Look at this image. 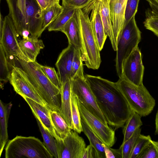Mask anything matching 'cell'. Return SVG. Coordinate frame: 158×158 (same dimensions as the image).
Masks as SVG:
<instances>
[{
	"label": "cell",
	"mask_w": 158,
	"mask_h": 158,
	"mask_svg": "<svg viewBox=\"0 0 158 158\" xmlns=\"http://www.w3.org/2000/svg\"><path fill=\"white\" fill-rule=\"evenodd\" d=\"M85 77L108 124L114 130L123 127L133 110L116 82L100 76Z\"/></svg>",
	"instance_id": "cell-1"
},
{
	"label": "cell",
	"mask_w": 158,
	"mask_h": 158,
	"mask_svg": "<svg viewBox=\"0 0 158 158\" xmlns=\"http://www.w3.org/2000/svg\"><path fill=\"white\" fill-rule=\"evenodd\" d=\"M11 16L19 34L23 39L38 38L44 30L42 10L35 0H6Z\"/></svg>",
	"instance_id": "cell-2"
},
{
	"label": "cell",
	"mask_w": 158,
	"mask_h": 158,
	"mask_svg": "<svg viewBox=\"0 0 158 158\" xmlns=\"http://www.w3.org/2000/svg\"><path fill=\"white\" fill-rule=\"evenodd\" d=\"M15 59L47 106L51 110L59 113L61 104V90L48 79L37 62Z\"/></svg>",
	"instance_id": "cell-3"
},
{
	"label": "cell",
	"mask_w": 158,
	"mask_h": 158,
	"mask_svg": "<svg viewBox=\"0 0 158 158\" xmlns=\"http://www.w3.org/2000/svg\"><path fill=\"white\" fill-rule=\"evenodd\" d=\"M89 15L81 9L76 10L75 16L80 31L83 46L81 57L88 68L97 69L101 62L100 51L94 34Z\"/></svg>",
	"instance_id": "cell-4"
},
{
	"label": "cell",
	"mask_w": 158,
	"mask_h": 158,
	"mask_svg": "<svg viewBox=\"0 0 158 158\" xmlns=\"http://www.w3.org/2000/svg\"><path fill=\"white\" fill-rule=\"evenodd\" d=\"M116 83L133 111L141 117L152 112L156 101L143 84L137 85L123 78H119Z\"/></svg>",
	"instance_id": "cell-5"
},
{
	"label": "cell",
	"mask_w": 158,
	"mask_h": 158,
	"mask_svg": "<svg viewBox=\"0 0 158 158\" xmlns=\"http://www.w3.org/2000/svg\"><path fill=\"white\" fill-rule=\"evenodd\" d=\"M6 158H53L44 143L33 136H17L8 142Z\"/></svg>",
	"instance_id": "cell-6"
},
{
	"label": "cell",
	"mask_w": 158,
	"mask_h": 158,
	"mask_svg": "<svg viewBox=\"0 0 158 158\" xmlns=\"http://www.w3.org/2000/svg\"><path fill=\"white\" fill-rule=\"evenodd\" d=\"M141 40V32L135 19L132 17L126 23L117 44L115 67L119 78L123 75V67L125 60L138 46Z\"/></svg>",
	"instance_id": "cell-7"
},
{
	"label": "cell",
	"mask_w": 158,
	"mask_h": 158,
	"mask_svg": "<svg viewBox=\"0 0 158 158\" xmlns=\"http://www.w3.org/2000/svg\"><path fill=\"white\" fill-rule=\"evenodd\" d=\"M19 34L13 20L8 14L4 18L3 26L0 32V44L5 52L11 67L15 66L12 58L28 61L22 52L18 39Z\"/></svg>",
	"instance_id": "cell-8"
},
{
	"label": "cell",
	"mask_w": 158,
	"mask_h": 158,
	"mask_svg": "<svg viewBox=\"0 0 158 158\" xmlns=\"http://www.w3.org/2000/svg\"><path fill=\"white\" fill-rule=\"evenodd\" d=\"M71 92L90 113L104 124L108 125L106 120L97 104L95 97L85 75L75 76L71 79Z\"/></svg>",
	"instance_id": "cell-9"
},
{
	"label": "cell",
	"mask_w": 158,
	"mask_h": 158,
	"mask_svg": "<svg viewBox=\"0 0 158 158\" xmlns=\"http://www.w3.org/2000/svg\"><path fill=\"white\" fill-rule=\"evenodd\" d=\"M77 103L81 118L106 146L112 147L116 141L115 130L90 113L78 99Z\"/></svg>",
	"instance_id": "cell-10"
},
{
	"label": "cell",
	"mask_w": 158,
	"mask_h": 158,
	"mask_svg": "<svg viewBox=\"0 0 158 158\" xmlns=\"http://www.w3.org/2000/svg\"><path fill=\"white\" fill-rule=\"evenodd\" d=\"M56 140L58 158H82L86 144L77 132L71 130L63 139Z\"/></svg>",
	"instance_id": "cell-11"
},
{
	"label": "cell",
	"mask_w": 158,
	"mask_h": 158,
	"mask_svg": "<svg viewBox=\"0 0 158 158\" xmlns=\"http://www.w3.org/2000/svg\"><path fill=\"white\" fill-rule=\"evenodd\" d=\"M9 81L15 91L23 98H29L44 106H47L40 98L20 67L13 66Z\"/></svg>",
	"instance_id": "cell-12"
},
{
	"label": "cell",
	"mask_w": 158,
	"mask_h": 158,
	"mask_svg": "<svg viewBox=\"0 0 158 158\" xmlns=\"http://www.w3.org/2000/svg\"><path fill=\"white\" fill-rule=\"evenodd\" d=\"M144 69L141 53L138 46L123 63L122 78L135 85H142Z\"/></svg>",
	"instance_id": "cell-13"
},
{
	"label": "cell",
	"mask_w": 158,
	"mask_h": 158,
	"mask_svg": "<svg viewBox=\"0 0 158 158\" xmlns=\"http://www.w3.org/2000/svg\"><path fill=\"white\" fill-rule=\"evenodd\" d=\"M84 9L89 12L91 11L90 20L94 34L100 51L103 49L107 35L105 31L99 10L98 2L93 0Z\"/></svg>",
	"instance_id": "cell-14"
},
{
	"label": "cell",
	"mask_w": 158,
	"mask_h": 158,
	"mask_svg": "<svg viewBox=\"0 0 158 158\" xmlns=\"http://www.w3.org/2000/svg\"><path fill=\"white\" fill-rule=\"evenodd\" d=\"M127 3L122 0H111L110 3V18L117 44L125 25Z\"/></svg>",
	"instance_id": "cell-15"
},
{
	"label": "cell",
	"mask_w": 158,
	"mask_h": 158,
	"mask_svg": "<svg viewBox=\"0 0 158 158\" xmlns=\"http://www.w3.org/2000/svg\"><path fill=\"white\" fill-rule=\"evenodd\" d=\"M75 50L74 47L69 44L68 47L61 52L55 64L61 84L68 78L71 79L72 65Z\"/></svg>",
	"instance_id": "cell-16"
},
{
	"label": "cell",
	"mask_w": 158,
	"mask_h": 158,
	"mask_svg": "<svg viewBox=\"0 0 158 158\" xmlns=\"http://www.w3.org/2000/svg\"><path fill=\"white\" fill-rule=\"evenodd\" d=\"M23 98L29 105L35 118H38L44 128L48 130L56 139H58L51 118V110L47 106H44L29 98L24 97Z\"/></svg>",
	"instance_id": "cell-17"
},
{
	"label": "cell",
	"mask_w": 158,
	"mask_h": 158,
	"mask_svg": "<svg viewBox=\"0 0 158 158\" xmlns=\"http://www.w3.org/2000/svg\"><path fill=\"white\" fill-rule=\"evenodd\" d=\"M20 49L28 62L36 61L41 49L45 47L42 40L30 36L19 41Z\"/></svg>",
	"instance_id": "cell-18"
},
{
	"label": "cell",
	"mask_w": 158,
	"mask_h": 158,
	"mask_svg": "<svg viewBox=\"0 0 158 158\" xmlns=\"http://www.w3.org/2000/svg\"><path fill=\"white\" fill-rule=\"evenodd\" d=\"M61 85V104L59 113L72 130L71 107V79L68 78Z\"/></svg>",
	"instance_id": "cell-19"
},
{
	"label": "cell",
	"mask_w": 158,
	"mask_h": 158,
	"mask_svg": "<svg viewBox=\"0 0 158 158\" xmlns=\"http://www.w3.org/2000/svg\"><path fill=\"white\" fill-rule=\"evenodd\" d=\"M60 31L66 35L69 44L75 49L80 50L81 53L83 46L81 35L75 14L66 23Z\"/></svg>",
	"instance_id": "cell-20"
},
{
	"label": "cell",
	"mask_w": 158,
	"mask_h": 158,
	"mask_svg": "<svg viewBox=\"0 0 158 158\" xmlns=\"http://www.w3.org/2000/svg\"><path fill=\"white\" fill-rule=\"evenodd\" d=\"M98 2L99 10L105 31L109 38L113 48L114 51H116L117 44L114 36L110 18V3L105 0L98 1Z\"/></svg>",
	"instance_id": "cell-21"
},
{
	"label": "cell",
	"mask_w": 158,
	"mask_h": 158,
	"mask_svg": "<svg viewBox=\"0 0 158 158\" xmlns=\"http://www.w3.org/2000/svg\"><path fill=\"white\" fill-rule=\"evenodd\" d=\"M12 104L0 101V157L8 140L7 125Z\"/></svg>",
	"instance_id": "cell-22"
},
{
	"label": "cell",
	"mask_w": 158,
	"mask_h": 158,
	"mask_svg": "<svg viewBox=\"0 0 158 158\" xmlns=\"http://www.w3.org/2000/svg\"><path fill=\"white\" fill-rule=\"evenodd\" d=\"M83 132L88 139L90 144L96 150L98 158H106L103 141L92 130L86 122L81 118Z\"/></svg>",
	"instance_id": "cell-23"
},
{
	"label": "cell",
	"mask_w": 158,
	"mask_h": 158,
	"mask_svg": "<svg viewBox=\"0 0 158 158\" xmlns=\"http://www.w3.org/2000/svg\"><path fill=\"white\" fill-rule=\"evenodd\" d=\"M52 124L59 139H63L72 130L58 112L50 110Z\"/></svg>",
	"instance_id": "cell-24"
},
{
	"label": "cell",
	"mask_w": 158,
	"mask_h": 158,
	"mask_svg": "<svg viewBox=\"0 0 158 158\" xmlns=\"http://www.w3.org/2000/svg\"><path fill=\"white\" fill-rule=\"evenodd\" d=\"M63 10L57 18L48 27L49 31H60L66 23L75 14L76 9L62 5Z\"/></svg>",
	"instance_id": "cell-25"
},
{
	"label": "cell",
	"mask_w": 158,
	"mask_h": 158,
	"mask_svg": "<svg viewBox=\"0 0 158 158\" xmlns=\"http://www.w3.org/2000/svg\"><path fill=\"white\" fill-rule=\"evenodd\" d=\"M141 117L138 113L132 111L123 127V133L124 136L122 143L129 139L135 131L143 125Z\"/></svg>",
	"instance_id": "cell-26"
},
{
	"label": "cell",
	"mask_w": 158,
	"mask_h": 158,
	"mask_svg": "<svg viewBox=\"0 0 158 158\" xmlns=\"http://www.w3.org/2000/svg\"><path fill=\"white\" fill-rule=\"evenodd\" d=\"M47 148L55 158H58L56 140L55 138L47 129L44 128L40 121L35 118Z\"/></svg>",
	"instance_id": "cell-27"
},
{
	"label": "cell",
	"mask_w": 158,
	"mask_h": 158,
	"mask_svg": "<svg viewBox=\"0 0 158 158\" xmlns=\"http://www.w3.org/2000/svg\"><path fill=\"white\" fill-rule=\"evenodd\" d=\"M71 116L72 121V130L78 133L83 132L81 119L78 106L77 97L72 93L71 98Z\"/></svg>",
	"instance_id": "cell-28"
},
{
	"label": "cell",
	"mask_w": 158,
	"mask_h": 158,
	"mask_svg": "<svg viewBox=\"0 0 158 158\" xmlns=\"http://www.w3.org/2000/svg\"><path fill=\"white\" fill-rule=\"evenodd\" d=\"M0 85L9 80L12 68L6 56L2 46L0 44Z\"/></svg>",
	"instance_id": "cell-29"
},
{
	"label": "cell",
	"mask_w": 158,
	"mask_h": 158,
	"mask_svg": "<svg viewBox=\"0 0 158 158\" xmlns=\"http://www.w3.org/2000/svg\"><path fill=\"white\" fill-rule=\"evenodd\" d=\"M63 7L60 5L52 6L42 11L43 27L45 30L61 13Z\"/></svg>",
	"instance_id": "cell-30"
},
{
	"label": "cell",
	"mask_w": 158,
	"mask_h": 158,
	"mask_svg": "<svg viewBox=\"0 0 158 158\" xmlns=\"http://www.w3.org/2000/svg\"><path fill=\"white\" fill-rule=\"evenodd\" d=\"M141 129L138 128L132 136L127 140L122 143L118 149L122 158H130L132 151L136 142L141 134Z\"/></svg>",
	"instance_id": "cell-31"
},
{
	"label": "cell",
	"mask_w": 158,
	"mask_h": 158,
	"mask_svg": "<svg viewBox=\"0 0 158 158\" xmlns=\"http://www.w3.org/2000/svg\"><path fill=\"white\" fill-rule=\"evenodd\" d=\"M152 140L149 135H144L141 134L136 142L130 158H138L140 154Z\"/></svg>",
	"instance_id": "cell-32"
},
{
	"label": "cell",
	"mask_w": 158,
	"mask_h": 158,
	"mask_svg": "<svg viewBox=\"0 0 158 158\" xmlns=\"http://www.w3.org/2000/svg\"><path fill=\"white\" fill-rule=\"evenodd\" d=\"M40 66L43 73L48 79L54 85L61 90V83L59 76L55 69L53 67L40 64Z\"/></svg>",
	"instance_id": "cell-33"
},
{
	"label": "cell",
	"mask_w": 158,
	"mask_h": 158,
	"mask_svg": "<svg viewBox=\"0 0 158 158\" xmlns=\"http://www.w3.org/2000/svg\"><path fill=\"white\" fill-rule=\"evenodd\" d=\"M138 158H158V141L151 140Z\"/></svg>",
	"instance_id": "cell-34"
},
{
	"label": "cell",
	"mask_w": 158,
	"mask_h": 158,
	"mask_svg": "<svg viewBox=\"0 0 158 158\" xmlns=\"http://www.w3.org/2000/svg\"><path fill=\"white\" fill-rule=\"evenodd\" d=\"M83 60L81 50L75 49L71 72V79H72L77 72L83 69Z\"/></svg>",
	"instance_id": "cell-35"
},
{
	"label": "cell",
	"mask_w": 158,
	"mask_h": 158,
	"mask_svg": "<svg viewBox=\"0 0 158 158\" xmlns=\"http://www.w3.org/2000/svg\"><path fill=\"white\" fill-rule=\"evenodd\" d=\"M139 0H127L125 11V24L135 16Z\"/></svg>",
	"instance_id": "cell-36"
},
{
	"label": "cell",
	"mask_w": 158,
	"mask_h": 158,
	"mask_svg": "<svg viewBox=\"0 0 158 158\" xmlns=\"http://www.w3.org/2000/svg\"><path fill=\"white\" fill-rule=\"evenodd\" d=\"M145 28L158 37V17L146 13V18L143 22Z\"/></svg>",
	"instance_id": "cell-37"
},
{
	"label": "cell",
	"mask_w": 158,
	"mask_h": 158,
	"mask_svg": "<svg viewBox=\"0 0 158 158\" xmlns=\"http://www.w3.org/2000/svg\"><path fill=\"white\" fill-rule=\"evenodd\" d=\"M93 0H62V5H65L76 9H83Z\"/></svg>",
	"instance_id": "cell-38"
},
{
	"label": "cell",
	"mask_w": 158,
	"mask_h": 158,
	"mask_svg": "<svg viewBox=\"0 0 158 158\" xmlns=\"http://www.w3.org/2000/svg\"><path fill=\"white\" fill-rule=\"evenodd\" d=\"M40 6L42 11L51 6L60 5V0H35Z\"/></svg>",
	"instance_id": "cell-39"
},
{
	"label": "cell",
	"mask_w": 158,
	"mask_h": 158,
	"mask_svg": "<svg viewBox=\"0 0 158 158\" xmlns=\"http://www.w3.org/2000/svg\"><path fill=\"white\" fill-rule=\"evenodd\" d=\"M82 158H98L97 153L90 144L85 148Z\"/></svg>",
	"instance_id": "cell-40"
},
{
	"label": "cell",
	"mask_w": 158,
	"mask_h": 158,
	"mask_svg": "<svg viewBox=\"0 0 158 158\" xmlns=\"http://www.w3.org/2000/svg\"><path fill=\"white\" fill-rule=\"evenodd\" d=\"M106 145L104 146L106 158H121L119 149H114Z\"/></svg>",
	"instance_id": "cell-41"
},
{
	"label": "cell",
	"mask_w": 158,
	"mask_h": 158,
	"mask_svg": "<svg viewBox=\"0 0 158 158\" xmlns=\"http://www.w3.org/2000/svg\"><path fill=\"white\" fill-rule=\"evenodd\" d=\"M148 3L151 9L147 13L158 17V0H145Z\"/></svg>",
	"instance_id": "cell-42"
},
{
	"label": "cell",
	"mask_w": 158,
	"mask_h": 158,
	"mask_svg": "<svg viewBox=\"0 0 158 158\" xmlns=\"http://www.w3.org/2000/svg\"><path fill=\"white\" fill-rule=\"evenodd\" d=\"M155 134L158 135V109L156 113L155 118Z\"/></svg>",
	"instance_id": "cell-43"
},
{
	"label": "cell",
	"mask_w": 158,
	"mask_h": 158,
	"mask_svg": "<svg viewBox=\"0 0 158 158\" xmlns=\"http://www.w3.org/2000/svg\"><path fill=\"white\" fill-rule=\"evenodd\" d=\"M98 1H101L102 0H98ZM106 0L108 2H109V3H110V1L111 0Z\"/></svg>",
	"instance_id": "cell-44"
},
{
	"label": "cell",
	"mask_w": 158,
	"mask_h": 158,
	"mask_svg": "<svg viewBox=\"0 0 158 158\" xmlns=\"http://www.w3.org/2000/svg\"><path fill=\"white\" fill-rule=\"evenodd\" d=\"M124 2H127V0H122Z\"/></svg>",
	"instance_id": "cell-45"
}]
</instances>
